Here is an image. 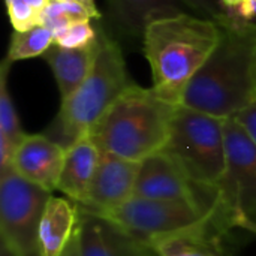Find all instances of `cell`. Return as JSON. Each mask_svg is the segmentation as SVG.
Returning a JSON list of instances; mask_svg holds the SVG:
<instances>
[{
	"instance_id": "obj_10",
	"label": "cell",
	"mask_w": 256,
	"mask_h": 256,
	"mask_svg": "<svg viewBox=\"0 0 256 256\" xmlns=\"http://www.w3.org/2000/svg\"><path fill=\"white\" fill-rule=\"evenodd\" d=\"M76 238L80 256H159L148 242L80 207Z\"/></svg>"
},
{
	"instance_id": "obj_27",
	"label": "cell",
	"mask_w": 256,
	"mask_h": 256,
	"mask_svg": "<svg viewBox=\"0 0 256 256\" xmlns=\"http://www.w3.org/2000/svg\"><path fill=\"white\" fill-rule=\"evenodd\" d=\"M69 2L80 3V4H82V6L88 8L90 10H93L94 14H99V15H100V12H99V10H98V8H96V3H94V0H69Z\"/></svg>"
},
{
	"instance_id": "obj_25",
	"label": "cell",
	"mask_w": 256,
	"mask_h": 256,
	"mask_svg": "<svg viewBox=\"0 0 256 256\" xmlns=\"http://www.w3.org/2000/svg\"><path fill=\"white\" fill-rule=\"evenodd\" d=\"M190 9L196 10L201 15H210L213 20H216L218 16H220L224 12L218 10V8H214L212 0H183Z\"/></svg>"
},
{
	"instance_id": "obj_20",
	"label": "cell",
	"mask_w": 256,
	"mask_h": 256,
	"mask_svg": "<svg viewBox=\"0 0 256 256\" xmlns=\"http://www.w3.org/2000/svg\"><path fill=\"white\" fill-rule=\"evenodd\" d=\"M99 16H100L99 14H94L93 10H90L88 8L80 3H74L69 0H51L46 9L44 10L40 24L50 28L56 38L58 33H62L63 30H66L75 22L87 21Z\"/></svg>"
},
{
	"instance_id": "obj_28",
	"label": "cell",
	"mask_w": 256,
	"mask_h": 256,
	"mask_svg": "<svg viewBox=\"0 0 256 256\" xmlns=\"http://www.w3.org/2000/svg\"><path fill=\"white\" fill-rule=\"evenodd\" d=\"M222 3H224V6L226 8V9H231V8H236L242 0H220Z\"/></svg>"
},
{
	"instance_id": "obj_26",
	"label": "cell",
	"mask_w": 256,
	"mask_h": 256,
	"mask_svg": "<svg viewBox=\"0 0 256 256\" xmlns=\"http://www.w3.org/2000/svg\"><path fill=\"white\" fill-rule=\"evenodd\" d=\"M62 256H80V250H78V238H76V234H75V237L72 238L70 244L68 246L66 252H64V254H63Z\"/></svg>"
},
{
	"instance_id": "obj_22",
	"label": "cell",
	"mask_w": 256,
	"mask_h": 256,
	"mask_svg": "<svg viewBox=\"0 0 256 256\" xmlns=\"http://www.w3.org/2000/svg\"><path fill=\"white\" fill-rule=\"evenodd\" d=\"M100 32H96L90 20L80 21L63 30L54 38V44L63 48H84L99 40Z\"/></svg>"
},
{
	"instance_id": "obj_2",
	"label": "cell",
	"mask_w": 256,
	"mask_h": 256,
	"mask_svg": "<svg viewBox=\"0 0 256 256\" xmlns=\"http://www.w3.org/2000/svg\"><path fill=\"white\" fill-rule=\"evenodd\" d=\"M142 39L152 69V88L159 98L178 106L189 82L216 48L220 26L218 20L183 12L153 21Z\"/></svg>"
},
{
	"instance_id": "obj_24",
	"label": "cell",
	"mask_w": 256,
	"mask_h": 256,
	"mask_svg": "<svg viewBox=\"0 0 256 256\" xmlns=\"http://www.w3.org/2000/svg\"><path fill=\"white\" fill-rule=\"evenodd\" d=\"M236 118L244 128V130L249 134V136L252 138V141L255 142L256 146V102L249 105L242 112H238L236 116Z\"/></svg>"
},
{
	"instance_id": "obj_8",
	"label": "cell",
	"mask_w": 256,
	"mask_h": 256,
	"mask_svg": "<svg viewBox=\"0 0 256 256\" xmlns=\"http://www.w3.org/2000/svg\"><path fill=\"white\" fill-rule=\"evenodd\" d=\"M210 212L212 208L188 201L132 196L124 204L99 216L114 222L134 236L150 242L152 238L189 228L206 219Z\"/></svg>"
},
{
	"instance_id": "obj_7",
	"label": "cell",
	"mask_w": 256,
	"mask_h": 256,
	"mask_svg": "<svg viewBox=\"0 0 256 256\" xmlns=\"http://www.w3.org/2000/svg\"><path fill=\"white\" fill-rule=\"evenodd\" d=\"M51 192L24 180L12 168L0 171L2 243L15 256H42L39 226Z\"/></svg>"
},
{
	"instance_id": "obj_13",
	"label": "cell",
	"mask_w": 256,
	"mask_h": 256,
	"mask_svg": "<svg viewBox=\"0 0 256 256\" xmlns=\"http://www.w3.org/2000/svg\"><path fill=\"white\" fill-rule=\"evenodd\" d=\"M66 148L45 134L26 135L15 152L12 170L24 180L48 190H57Z\"/></svg>"
},
{
	"instance_id": "obj_3",
	"label": "cell",
	"mask_w": 256,
	"mask_h": 256,
	"mask_svg": "<svg viewBox=\"0 0 256 256\" xmlns=\"http://www.w3.org/2000/svg\"><path fill=\"white\" fill-rule=\"evenodd\" d=\"M178 106L159 98L152 87L134 82L99 118L88 136L100 152L142 162L165 147Z\"/></svg>"
},
{
	"instance_id": "obj_29",
	"label": "cell",
	"mask_w": 256,
	"mask_h": 256,
	"mask_svg": "<svg viewBox=\"0 0 256 256\" xmlns=\"http://www.w3.org/2000/svg\"><path fill=\"white\" fill-rule=\"evenodd\" d=\"M0 256H15L3 243H2V250H0Z\"/></svg>"
},
{
	"instance_id": "obj_19",
	"label": "cell",
	"mask_w": 256,
	"mask_h": 256,
	"mask_svg": "<svg viewBox=\"0 0 256 256\" xmlns=\"http://www.w3.org/2000/svg\"><path fill=\"white\" fill-rule=\"evenodd\" d=\"M54 44V33L39 24L26 32H15L10 38L6 60L9 63L44 56Z\"/></svg>"
},
{
	"instance_id": "obj_11",
	"label": "cell",
	"mask_w": 256,
	"mask_h": 256,
	"mask_svg": "<svg viewBox=\"0 0 256 256\" xmlns=\"http://www.w3.org/2000/svg\"><path fill=\"white\" fill-rule=\"evenodd\" d=\"M140 164L141 162L128 160L112 153L100 152V159L90 188L88 200L84 206L78 207L102 214L124 204L134 196Z\"/></svg>"
},
{
	"instance_id": "obj_12",
	"label": "cell",
	"mask_w": 256,
	"mask_h": 256,
	"mask_svg": "<svg viewBox=\"0 0 256 256\" xmlns=\"http://www.w3.org/2000/svg\"><path fill=\"white\" fill-rule=\"evenodd\" d=\"M230 236L216 220L213 208L201 222L152 238L148 243L159 256H231Z\"/></svg>"
},
{
	"instance_id": "obj_9",
	"label": "cell",
	"mask_w": 256,
	"mask_h": 256,
	"mask_svg": "<svg viewBox=\"0 0 256 256\" xmlns=\"http://www.w3.org/2000/svg\"><path fill=\"white\" fill-rule=\"evenodd\" d=\"M134 196L164 201H188L213 208L218 189L194 183L180 165L165 152H158L140 164Z\"/></svg>"
},
{
	"instance_id": "obj_18",
	"label": "cell",
	"mask_w": 256,
	"mask_h": 256,
	"mask_svg": "<svg viewBox=\"0 0 256 256\" xmlns=\"http://www.w3.org/2000/svg\"><path fill=\"white\" fill-rule=\"evenodd\" d=\"M12 63L6 58L0 66V171L9 170L16 148L26 138L12 96L8 88V74Z\"/></svg>"
},
{
	"instance_id": "obj_14",
	"label": "cell",
	"mask_w": 256,
	"mask_h": 256,
	"mask_svg": "<svg viewBox=\"0 0 256 256\" xmlns=\"http://www.w3.org/2000/svg\"><path fill=\"white\" fill-rule=\"evenodd\" d=\"M99 159L100 150L88 135L78 140L75 144L66 148L57 190H60L76 206H84L88 200Z\"/></svg>"
},
{
	"instance_id": "obj_17",
	"label": "cell",
	"mask_w": 256,
	"mask_h": 256,
	"mask_svg": "<svg viewBox=\"0 0 256 256\" xmlns=\"http://www.w3.org/2000/svg\"><path fill=\"white\" fill-rule=\"evenodd\" d=\"M117 24L132 36L144 34L156 20L183 14L190 9L183 0H108Z\"/></svg>"
},
{
	"instance_id": "obj_4",
	"label": "cell",
	"mask_w": 256,
	"mask_h": 256,
	"mask_svg": "<svg viewBox=\"0 0 256 256\" xmlns=\"http://www.w3.org/2000/svg\"><path fill=\"white\" fill-rule=\"evenodd\" d=\"M132 84L118 44L100 32V48L92 72L69 98L62 100L45 135L69 148L88 135L99 118Z\"/></svg>"
},
{
	"instance_id": "obj_5",
	"label": "cell",
	"mask_w": 256,
	"mask_h": 256,
	"mask_svg": "<svg viewBox=\"0 0 256 256\" xmlns=\"http://www.w3.org/2000/svg\"><path fill=\"white\" fill-rule=\"evenodd\" d=\"M225 120L180 105L162 148L188 177L204 188L218 189L226 171Z\"/></svg>"
},
{
	"instance_id": "obj_23",
	"label": "cell",
	"mask_w": 256,
	"mask_h": 256,
	"mask_svg": "<svg viewBox=\"0 0 256 256\" xmlns=\"http://www.w3.org/2000/svg\"><path fill=\"white\" fill-rule=\"evenodd\" d=\"M226 12L240 21L256 22V0H242L236 8H231Z\"/></svg>"
},
{
	"instance_id": "obj_1",
	"label": "cell",
	"mask_w": 256,
	"mask_h": 256,
	"mask_svg": "<svg viewBox=\"0 0 256 256\" xmlns=\"http://www.w3.org/2000/svg\"><path fill=\"white\" fill-rule=\"evenodd\" d=\"M216 20L220 39L189 82L182 105L230 118L256 102V22L226 10Z\"/></svg>"
},
{
	"instance_id": "obj_6",
	"label": "cell",
	"mask_w": 256,
	"mask_h": 256,
	"mask_svg": "<svg viewBox=\"0 0 256 256\" xmlns=\"http://www.w3.org/2000/svg\"><path fill=\"white\" fill-rule=\"evenodd\" d=\"M226 171L218 186L213 214L232 236L256 237V146L236 117L225 120Z\"/></svg>"
},
{
	"instance_id": "obj_15",
	"label": "cell",
	"mask_w": 256,
	"mask_h": 256,
	"mask_svg": "<svg viewBox=\"0 0 256 256\" xmlns=\"http://www.w3.org/2000/svg\"><path fill=\"white\" fill-rule=\"evenodd\" d=\"M78 226V207L69 198L50 196L39 226V248L42 256H62Z\"/></svg>"
},
{
	"instance_id": "obj_21",
	"label": "cell",
	"mask_w": 256,
	"mask_h": 256,
	"mask_svg": "<svg viewBox=\"0 0 256 256\" xmlns=\"http://www.w3.org/2000/svg\"><path fill=\"white\" fill-rule=\"evenodd\" d=\"M51 0H4L9 21L15 32H26L40 24Z\"/></svg>"
},
{
	"instance_id": "obj_16",
	"label": "cell",
	"mask_w": 256,
	"mask_h": 256,
	"mask_svg": "<svg viewBox=\"0 0 256 256\" xmlns=\"http://www.w3.org/2000/svg\"><path fill=\"white\" fill-rule=\"evenodd\" d=\"M100 48L99 40L84 48H63L56 44L42 56L56 78L62 100L69 98L88 76Z\"/></svg>"
}]
</instances>
